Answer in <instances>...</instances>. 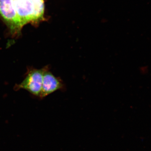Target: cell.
Listing matches in <instances>:
<instances>
[{
  "label": "cell",
  "mask_w": 151,
  "mask_h": 151,
  "mask_svg": "<svg viewBox=\"0 0 151 151\" xmlns=\"http://www.w3.org/2000/svg\"><path fill=\"white\" fill-rule=\"evenodd\" d=\"M0 15L13 33L20 32L23 27L17 15L14 0H0Z\"/></svg>",
  "instance_id": "cell-1"
},
{
  "label": "cell",
  "mask_w": 151,
  "mask_h": 151,
  "mask_svg": "<svg viewBox=\"0 0 151 151\" xmlns=\"http://www.w3.org/2000/svg\"><path fill=\"white\" fill-rule=\"evenodd\" d=\"M64 85L61 79L55 77L46 69L44 73L41 92L40 97H44L55 91L63 88Z\"/></svg>",
  "instance_id": "cell-4"
},
{
  "label": "cell",
  "mask_w": 151,
  "mask_h": 151,
  "mask_svg": "<svg viewBox=\"0 0 151 151\" xmlns=\"http://www.w3.org/2000/svg\"><path fill=\"white\" fill-rule=\"evenodd\" d=\"M34 9V22H37L43 19L44 14V0H30Z\"/></svg>",
  "instance_id": "cell-5"
},
{
  "label": "cell",
  "mask_w": 151,
  "mask_h": 151,
  "mask_svg": "<svg viewBox=\"0 0 151 151\" xmlns=\"http://www.w3.org/2000/svg\"><path fill=\"white\" fill-rule=\"evenodd\" d=\"M14 5L22 26L34 22V9L30 0H14Z\"/></svg>",
  "instance_id": "cell-3"
},
{
  "label": "cell",
  "mask_w": 151,
  "mask_h": 151,
  "mask_svg": "<svg viewBox=\"0 0 151 151\" xmlns=\"http://www.w3.org/2000/svg\"><path fill=\"white\" fill-rule=\"evenodd\" d=\"M47 67L29 70L26 77L17 89H24L35 96H40L41 92L44 73Z\"/></svg>",
  "instance_id": "cell-2"
}]
</instances>
